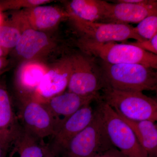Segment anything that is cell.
<instances>
[{
  "label": "cell",
  "mask_w": 157,
  "mask_h": 157,
  "mask_svg": "<svg viewBox=\"0 0 157 157\" xmlns=\"http://www.w3.org/2000/svg\"><path fill=\"white\" fill-rule=\"evenodd\" d=\"M104 87L125 91H155V69L139 64H111L98 60Z\"/></svg>",
  "instance_id": "cell-1"
},
{
  "label": "cell",
  "mask_w": 157,
  "mask_h": 157,
  "mask_svg": "<svg viewBox=\"0 0 157 157\" xmlns=\"http://www.w3.org/2000/svg\"><path fill=\"white\" fill-rule=\"evenodd\" d=\"M77 45L82 52L111 64H139L155 70L157 68V55L129 42L100 43L81 36Z\"/></svg>",
  "instance_id": "cell-2"
},
{
  "label": "cell",
  "mask_w": 157,
  "mask_h": 157,
  "mask_svg": "<svg viewBox=\"0 0 157 157\" xmlns=\"http://www.w3.org/2000/svg\"><path fill=\"white\" fill-rule=\"evenodd\" d=\"M100 99L120 115L133 121L157 120V101L142 92L125 91L104 87Z\"/></svg>",
  "instance_id": "cell-3"
},
{
  "label": "cell",
  "mask_w": 157,
  "mask_h": 157,
  "mask_svg": "<svg viewBox=\"0 0 157 157\" xmlns=\"http://www.w3.org/2000/svg\"><path fill=\"white\" fill-rule=\"evenodd\" d=\"M114 147L97 108L90 123L71 139L61 157H93Z\"/></svg>",
  "instance_id": "cell-4"
},
{
  "label": "cell",
  "mask_w": 157,
  "mask_h": 157,
  "mask_svg": "<svg viewBox=\"0 0 157 157\" xmlns=\"http://www.w3.org/2000/svg\"><path fill=\"white\" fill-rule=\"evenodd\" d=\"M97 108L113 145L127 157H149L133 130L114 109L99 99Z\"/></svg>",
  "instance_id": "cell-5"
},
{
  "label": "cell",
  "mask_w": 157,
  "mask_h": 157,
  "mask_svg": "<svg viewBox=\"0 0 157 157\" xmlns=\"http://www.w3.org/2000/svg\"><path fill=\"white\" fill-rule=\"evenodd\" d=\"M70 56L72 72L68 91L81 96L99 94L104 84L98 60L81 51Z\"/></svg>",
  "instance_id": "cell-6"
},
{
  "label": "cell",
  "mask_w": 157,
  "mask_h": 157,
  "mask_svg": "<svg viewBox=\"0 0 157 157\" xmlns=\"http://www.w3.org/2000/svg\"><path fill=\"white\" fill-rule=\"evenodd\" d=\"M69 18L81 34L85 37L96 42H124L129 39L136 41L144 40L135 32L134 27L126 24L94 22L86 21L70 14Z\"/></svg>",
  "instance_id": "cell-7"
},
{
  "label": "cell",
  "mask_w": 157,
  "mask_h": 157,
  "mask_svg": "<svg viewBox=\"0 0 157 157\" xmlns=\"http://www.w3.org/2000/svg\"><path fill=\"white\" fill-rule=\"evenodd\" d=\"M18 100L17 115L21 128L42 140L52 137L55 133L54 124L45 104L33 99Z\"/></svg>",
  "instance_id": "cell-8"
},
{
  "label": "cell",
  "mask_w": 157,
  "mask_h": 157,
  "mask_svg": "<svg viewBox=\"0 0 157 157\" xmlns=\"http://www.w3.org/2000/svg\"><path fill=\"white\" fill-rule=\"evenodd\" d=\"M14 25L21 30L31 29L46 32L57 27L64 20L69 18L66 10L55 6L41 5L15 12Z\"/></svg>",
  "instance_id": "cell-9"
},
{
  "label": "cell",
  "mask_w": 157,
  "mask_h": 157,
  "mask_svg": "<svg viewBox=\"0 0 157 157\" xmlns=\"http://www.w3.org/2000/svg\"><path fill=\"white\" fill-rule=\"evenodd\" d=\"M71 72L70 55L62 57L48 67L32 99L45 104L51 98L64 92Z\"/></svg>",
  "instance_id": "cell-10"
},
{
  "label": "cell",
  "mask_w": 157,
  "mask_h": 157,
  "mask_svg": "<svg viewBox=\"0 0 157 157\" xmlns=\"http://www.w3.org/2000/svg\"><path fill=\"white\" fill-rule=\"evenodd\" d=\"M90 104L82 107L71 116L52 136L51 141L48 144V148L57 156L61 157L71 139L92 121L95 110Z\"/></svg>",
  "instance_id": "cell-11"
},
{
  "label": "cell",
  "mask_w": 157,
  "mask_h": 157,
  "mask_svg": "<svg viewBox=\"0 0 157 157\" xmlns=\"http://www.w3.org/2000/svg\"><path fill=\"white\" fill-rule=\"evenodd\" d=\"M157 15V1L144 0L138 4L116 3L105 1L104 23H138L145 17Z\"/></svg>",
  "instance_id": "cell-12"
},
{
  "label": "cell",
  "mask_w": 157,
  "mask_h": 157,
  "mask_svg": "<svg viewBox=\"0 0 157 157\" xmlns=\"http://www.w3.org/2000/svg\"><path fill=\"white\" fill-rule=\"evenodd\" d=\"M99 97L100 94L81 96L67 91L49 99L44 104L53 120L55 133L71 116L85 105L98 101Z\"/></svg>",
  "instance_id": "cell-13"
},
{
  "label": "cell",
  "mask_w": 157,
  "mask_h": 157,
  "mask_svg": "<svg viewBox=\"0 0 157 157\" xmlns=\"http://www.w3.org/2000/svg\"><path fill=\"white\" fill-rule=\"evenodd\" d=\"M57 43L46 34L33 29H25L14 49L17 55L25 61L38 60L55 49Z\"/></svg>",
  "instance_id": "cell-14"
},
{
  "label": "cell",
  "mask_w": 157,
  "mask_h": 157,
  "mask_svg": "<svg viewBox=\"0 0 157 157\" xmlns=\"http://www.w3.org/2000/svg\"><path fill=\"white\" fill-rule=\"evenodd\" d=\"M21 129L11 97L5 86L0 84V146L8 155Z\"/></svg>",
  "instance_id": "cell-15"
},
{
  "label": "cell",
  "mask_w": 157,
  "mask_h": 157,
  "mask_svg": "<svg viewBox=\"0 0 157 157\" xmlns=\"http://www.w3.org/2000/svg\"><path fill=\"white\" fill-rule=\"evenodd\" d=\"M48 68L47 65L38 60L25 61L15 78L18 100L32 99Z\"/></svg>",
  "instance_id": "cell-16"
},
{
  "label": "cell",
  "mask_w": 157,
  "mask_h": 157,
  "mask_svg": "<svg viewBox=\"0 0 157 157\" xmlns=\"http://www.w3.org/2000/svg\"><path fill=\"white\" fill-rule=\"evenodd\" d=\"M49 150L48 144L21 128L11 143L8 157H44Z\"/></svg>",
  "instance_id": "cell-17"
},
{
  "label": "cell",
  "mask_w": 157,
  "mask_h": 157,
  "mask_svg": "<svg viewBox=\"0 0 157 157\" xmlns=\"http://www.w3.org/2000/svg\"><path fill=\"white\" fill-rule=\"evenodd\" d=\"M130 126L149 157H157V126L148 120L133 121L117 113Z\"/></svg>",
  "instance_id": "cell-18"
},
{
  "label": "cell",
  "mask_w": 157,
  "mask_h": 157,
  "mask_svg": "<svg viewBox=\"0 0 157 157\" xmlns=\"http://www.w3.org/2000/svg\"><path fill=\"white\" fill-rule=\"evenodd\" d=\"M105 2L101 0H73L68 4L66 11L86 21L102 22Z\"/></svg>",
  "instance_id": "cell-19"
},
{
  "label": "cell",
  "mask_w": 157,
  "mask_h": 157,
  "mask_svg": "<svg viewBox=\"0 0 157 157\" xmlns=\"http://www.w3.org/2000/svg\"><path fill=\"white\" fill-rule=\"evenodd\" d=\"M21 34V30L14 25H0V46L8 51L15 48Z\"/></svg>",
  "instance_id": "cell-20"
},
{
  "label": "cell",
  "mask_w": 157,
  "mask_h": 157,
  "mask_svg": "<svg viewBox=\"0 0 157 157\" xmlns=\"http://www.w3.org/2000/svg\"><path fill=\"white\" fill-rule=\"evenodd\" d=\"M135 32L144 39H149L157 34V15L145 17L134 27Z\"/></svg>",
  "instance_id": "cell-21"
},
{
  "label": "cell",
  "mask_w": 157,
  "mask_h": 157,
  "mask_svg": "<svg viewBox=\"0 0 157 157\" xmlns=\"http://www.w3.org/2000/svg\"><path fill=\"white\" fill-rule=\"evenodd\" d=\"M49 0H11L4 2L2 5L3 9L18 10L33 8L51 2Z\"/></svg>",
  "instance_id": "cell-22"
},
{
  "label": "cell",
  "mask_w": 157,
  "mask_h": 157,
  "mask_svg": "<svg viewBox=\"0 0 157 157\" xmlns=\"http://www.w3.org/2000/svg\"><path fill=\"white\" fill-rule=\"evenodd\" d=\"M129 43L147 52L157 55V34L149 39Z\"/></svg>",
  "instance_id": "cell-23"
},
{
  "label": "cell",
  "mask_w": 157,
  "mask_h": 157,
  "mask_svg": "<svg viewBox=\"0 0 157 157\" xmlns=\"http://www.w3.org/2000/svg\"><path fill=\"white\" fill-rule=\"evenodd\" d=\"M93 157H127L116 147L108 150L102 153Z\"/></svg>",
  "instance_id": "cell-24"
},
{
  "label": "cell",
  "mask_w": 157,
  "mask_h": 157,
  "mask_svg": "<svg viewBox=\"0 0 157 157\" xmlns=\"http://www.w3.org/2000/svg\"><path fill=\"white\" fill-rule=\"evenodd\" d=\"M4 57H0V72L3 70V68L6 67V61Z\"/></svg>",
  "instance_id": "cell-25"
},
{
  "label": "cell",
  "mask_w": 157,
  "mask_h": 157,
  "mask_svg": "<svg viewBox=\"0 0 157 157\" xmlns=\"http://www.w3.org/2000/svg\"><path fill=\"white\" fill-rule=\"evenodd\" d=\"M8 51L4 49L2 47L0 46V57H4L7 54Z\"/></svg>",
  "instance_id": "cell-26"
},
{
  "label": "cell",
  "mask_w": 157,
  "mask_h": 157,
  "mask_svg": "<svg viewBox=\"0 0 157 157\" xmlns=\"http://www.w3.org/2000/svg\"><path fill=\"white\" fill-rule=\"evenodd\" d=\"M44 157H59L58 156H57L56 155L54 154L53 153H52L51 151H50V150H48V151L47 152V153H46V155H45V156Z\"/></svg>",
  "instance_id": "cell-27"
},
{
  "label": "cell",
  "mask_w": 157,
  "mask_h": 157,
  "mask_svg": "<svg viewBox=\"0 0 157 157\" xmlns=\"http://www.w3.org/2000/svg\"><path fill=\"white\" fill-rule=\"evenodd\" d=\"M8 155L5 153V152L0 146V157H7Z\"/></svg>",
  "instance_id": "cell-28"
},
{
  "label": "cell",
  "mask_w": 157,
  "mask_h": 157,
  "mask_svg": "<svg viewBox=\"0 0 157 157\" xmlns=\"http://www.w3.org/2000/svg\"><path fill=\"white\" fill-rule=\"evenodd\" d=\"M3 17L1 13V10H0V25H3Z\"/></svg>",
  "instance_id": "cell-29"
}]
</instances>
